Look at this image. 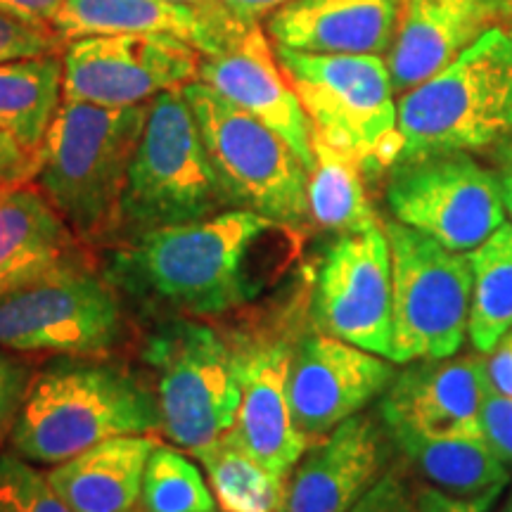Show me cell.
Wrapping results in <instances>:
<instances>
[{
    "label": "cell",
    "mask_w": 512,
    "mask_h": 512,
    "mask_svg": "<svg viewBox=\"0 0 512 512\" xmlns=\"http://www.w3.org/2000/svg\"><path fill=\"white\" fill-rule=\"evenodd\" d=\"M396 221L453 252H472L505 223L501 178L470 157L444 152L399 162L384 190Z\"/></svg>",
    "instance_id": "obj_11"
},
{
    "label": "cell",
    "mask_w": 512,
    "mask_h": 512,
    "mask_svg": "<svg viewBox=\"0 0 512 512\" xmlns=\"http://www.w3.org/2000/svg\"><path fill=\"white\" fill-rule=\"evenodd\" d=\"M389 441L375 415L344 420L292 470L285 512H349L387 472Z\"/></svg>",
    "instance_id": "obj_17"
},
{
    "label": "cell",
    "mask_w": 512,
    "mask_h": 512,
    "mask_svg": "<svg viewBox=\"0 0 512 512\" xmlns=\"http://www.w3.org/2000/svg\"><path fill=\"white\" fill-rule=\"evenodd\" d=\"M278 223L247 209L150 230L114 249L105 278L143 306L188 318L223 316L261 292L256 247Z\"/></svg>",
    "instance_id": "obj_1"
},
{
    "label": "cell",
    "mask_w": 512,
    "mask_h": 512,
    "mask_svg": "<svg viewBox=\"0 0 512 512\" xmlns=\"http://www.w3.org/2000/svg\"><path fill=\"white\" fill-rule=\"evenodd\" d=\"M501 188H503L505 211H508V214H510V223H512V157H510V162L505 164V169H503Z\"/></svg>",
    "instance_id": "obj_40"
},
{
    "label": "cell",
    "mask_w": 512,
    "mask_h": 512,
    "mask_svg": "<svg viewBox=\"0 0 512 512\" xmlns=\"http://www.w3.org/2000/svg\"><path fill=\"white\" fill-rule=\"evenodd\" d=\"M486 375L494 392L512 396V330L486 358Z\"/></svg>",
    "instance_id": "obj_38"
},
{
    "label": "cell",
    "mask_w": 512,
    "mask_h": 512,
    "mask_svg": "<svg viewBox=\"0 0 512 512\" xmlns=\"http://www.w3.org/2000/svg\"><path fill=\"white\" fill-rule=\"evenodd\" d=\"M41 152L29 150L15 136L0 131V192L27 185L38 174Z\"/></svg>",
    "instance_id": "obj_34"
},
{
    "label": "cell",
    "mask_w": 512,
    "mask_h": 512,
    "mask_svg": "<svg viewBox=\"0 0 512 512\" xmlns=\"http://www.w3.org/2000/svg\"><path fill=\"white\" fill-rule=\"evenodd\" d=\"M349 512H415V494L399 470H387Z\"/></svg>",
    "instance_id": "obj_35"
},
{
    "label": "cell",
    "mask_w": 512,
    "mask_h": 512,
    "mask_svg": "<svg viewBox=\"0 0 512 512\" xmlns=\"http://www.w3.org/2000/svg\"><path fill=\"white\" fill-rule=\"evenodd\" d=\"M147 112L150 102L100 107L62 100L48 128L38 190L86 245L119 238L121 197Z\"/></svg>",
    "instance_id": "obj_3"
},
{
    "label": "cell",
    "mask_w": 512,
    "mask_h": 512,
    "mask_svg": "<svg viewBox=\"0 0 512 512\" xmlns=\"http://www.w3.org/2000/svg\"><path fill=\"white\" fill-rule=\"evenodd\" d=\"M498 496L501 494L458 498L437 489V486H420L415 491V512H489Z\"/></svg>",
    "instance_id": "obj_36"
},
{
    "label": "cell",
    "mask_w": 512,
    "mask_h": 512,
    "mask_svg": "<svg viewBox=\"0 0 512 512\" xmlns=\"http://www.w3.org/2000/svg\"><path fill=\"white\" fill-rule=\"evenodd\" d=\"M60 105V57L43 55L0 64V131L41 152Z\"/></svg>",
    "instance_id": "obj_25"
},
{
    "label": "cell",
    "mask_w": 512,
    "mask_h": 512,
    "mask_svg": "<svg viewBox=\"0 0 512 512\" xmlns=\"http://www.w3.org/2000/svg\"><path fill=\"white\" fill-rule=\"evenodd\" d=\"M64 0H0V15H8L31 27L53 29Z\"/></svg>",
    "instance_id": "obj_37"
},
{
    "label": "cell",
    "mask_w": 512,
    "mask_h": 512,
    "mask_svg": "<svg viewBox=\"0 0 512 512\" xmlns=\"http://www.w3.org/2000/svg\"><path fill=\"white\" fill-rule=\"evenodd\" d=\"M197 81L278 133L306 169H313L311 119L259 24L230 53L204 57Z\"/></svg>",
    "instance_id": "obj_20"
},
{
    "label": "cell",
    "mask_w": 512,
    "mask_h": 512,
    "mask_svg": "<svg viewBox=\"0 0 512 512\" xmlns=\"http://www.w3.org/2000/svg\"><path fill=\"white\" fill-rule=\"evenodd\" d=\"M190 456L207 472L223 512H285L290 479L268 472L230 430Z\"/></svg>",
    "instance_id": "obj_27"
},
{
    "label": "cell",
    "mask_w": 512,
    "mask_h": 512,
    "mask_svg": "<svg viewBox=\"0 0 512 512\" xmlns=\"http://www.w3.org/2000/svg\"><path fill=\"white\" fill-rule=\"evenodd\" d=\"M143 361L155 377L162 434L176 448L195 453L235 425L238 356L221 332L197 318L174 316L145 339Z\"/></svg>",
    "instance_id": "obj_7"
},
{
    "label": "cell",
    "mask_w": 512,
    "mask_h": 512,
    "mask_svg": "<svg viewBox=\"0 0 512 512\" xmlns=\"http://www.w3.org/2000/svg\"><path fill=\"white\" fill-rule=\"evenodd\" d=\"M389 437L430 486L451 496L503 494L510 482V467L484 437H425L406 430L389 432Z\"/></svg>",
    "instance_id": "obj_24"
},
{
    "label": "cell",
    "mask_w": 512,
    "mask_h": 512,
    "mask_svg": "<svg viewBox=\"0 0 512 512\" xmlns=\"http://www.w3.org/2000/svg\"><path fill=\"white\" fill-rule=\"evenodd\" d=\"M363 178L366 174L354 157L313 133V169L309 171V216L313 223L339 235L380 226Z\"/></svg>",
    "instance_id": "obj_26"
},
{
    "label": "cell",
    "mask_w": 512,
    "mask_h": 512,
    "mask_svg": "<svg viewBox=\"0 0 512 512\" xmlns=\"http://www.w3.org/2000/svg\"><path fill=\"white\" fill-rule=\"evenodd\" d=\"M392 249L384 223L339 235L320 259L313 283V318L332 337L392 356Z\"/></svg>",
    "instance_id": "obj_13"
},
{
    "label": "cell",
    "mask_w": 512,
    "mask_h": 512,
    "mask_svg": "<svg viewBox=\"0 0 512 512\" xmlns=\"http://www.w3.org/2000/svg\"><path fill=\"white\" fill-rule=\"evenodd\" d=\"M162 432L157 396L136 375L100 358L60 356L34 373L10 446L55 467L124 434Z\"/></svg>",
    "instance_id": "obj_2"
},
{
    "label": "cell",
    "mask_w": 512,
    "mask_h": 512,
    "mask_svg": "<svg viewBox=\"0 0 512 512\" xmlns=\"http://www.w3.org/2000/svg\"><path fill=\"white\" fill-rule=\"evenodd\" d=\"M31 380H34V370L19 358L10 356L8 349H0V444L10 441Z\"/></svg>",
    "instance_id": "obj_32"
},
{
    "label": "cell",
    "mask_w": 512,
    "mask_h": 512,
    "mask_svg": "<svg viewBox=\"0 0 512 512\" xmlns=\"http://www.w3.org/2000/svg\"><path fill=\"white\" fill-rule=\"evenodd\" d=\"M275 55L318 138L354 157L366 176L399 164V105L384 57L316 55L280 46Z\"/></svg>",
    "instance_id": "obj_6"
},
{
    "label": "cell",
    "mask_w": 512,
    "mask_h": 512,
    "mask_svg": "<svg viewBox=\"0 0 512 512\" xmlns=\"http://www.w3.org/2000/svg\"><path fill=\"white\" fill-rule=\"evenodd\" d=\"M235 209L216 176L183 88L150 102L143 136L128 166L119 240Z\"/></svg>",
    "instance_id": "obj_5"
},
{
    "label": "cell",
    "mask_w": 512,
    "mask_h": 512,
    "mask_svg": "<svg viewBox=\"0 0 512 512\" xmlns=\"http://www.w3.org/2000/svg\"><path fill=\"white\" fill-rule=\"evenodd\" d=\"M221 3L245 24H259V19L271 17L275 10L285 8L292 0H221Z\"/></svg>",
    "instance_id": "obj_39"
},
{
    "label": "cell",
    "mask_w": 512,
    "mask_h": 512,
    "mask_svg": "<svg viewBox=\"0 0 512 512\" xmlns=\"http://www.w3.org/2000/svg\"><path fill=\"white\" fill-rule=\"evenodd\" d=\"M399 162L475 152L512 136V31L489 29L399 100Z\"/></svg>",
    "instance_id": "obj_4"
},
{
    "label": "cell",
    "mask_w": 512,
    "mask_h": 512,
    "mask_svg": "<svg viewBox=\"0 0 512 512\" xmlns=\"http://www.w3.org/2000/svg\"><path fill=\"white\" fill-rule=\"evenodd\" d=\"M505 19L512 0H406L387 55L396 95L432 79Z\"/></svg>",
    "instance_id": "obj_19"
},
{
    "label": "cell",
    "mask_w": 512,
    "mask_h": 512,
    "mask_svg": "<svg viewBox=\"0 0 512 512\" xmlns=\"http://www.w3.org/2000/svg\"><path fill=\"white\" fill-rule=\"evenodd\" d=\"M200 55V50L174 36L76 38L62 57V100L100 107L145 105L200 79Z\"/></svg>",
    "instance_id": "obj_12"
},
{
    "label": "cell",
    "mask_w": 512,
    "mask_h": 512,
    "mask_svg": "<svg viewBox=\"0 0 512 512\" xmlns=\"http://www.w3.org/2000/svg\"><path fill=\"white\" fill-rule=\"evenodd\" d=\"M169 3L192 5V8H202V10H228L221 0H169Z\"/></svg>",
    "instance_id": "obj_41"
},
{
    "label": "cell",
    "mask_w": 512,
    "mask_h": 512,
    "mask_svg": "<svg viewBox=\"0 0 512 512\" xmlns=\"http://www.w3.org/2000/svg\"><path fill=\"white\" fill-rule=\"evenodd\" d=\"M254 27L230 10H202L169 0H64L53 22L55 34L67 41L102 34L174 36L204 57L230 53Z\"/></svg>",
    "instance_id": "obj_18"
},
{
    "label": "cell",
    "mask_w": 512,
    "mask_h": 512,
    "mask_svg": "<svg viewBox=\"0 0 512 512\" xmlns=\"http://www.w3.org/2000/svg\"><path fill=\"white\" fill-rule=\"evenodd\" d=\"M501 512H512V494H510V498H508V503H505V508H503Z\"/></svg>",
    "instance_id": "obj_42"
},
{
    "label": "cell",
    "mask_w": 512,
    "mask_h": 512,
    "mask_svg": "<svg viewBox=\"0 0 512 512\" xmlns=\"http://www.w3.org/2000/svg\"><path fill=\"white\" fill-rule=\"evenodd\" d=\"M138 505L143 512H214L216 498L190 453L157 444L147 460Z\"/></svg>",
    "instance_id": "obj_29"
},
{
    "label": "cell",
    "mask_w": 512,
    "mask_h": 512,
    "mask_svg": "<svg viewBox=\"0 0 512 512\" xmlns=\"http://www.w3.org/2000/svg\"><path fill=\"white\" fill-rule=\"evenodd\" d=\"M155 446L152 434L112 437L50 467L46 475L74 512H133Z\"/></svg>",
    "instance_id": "obj_23"
},
{
    "label": "cell",
    "mask_w": 512,
    "mask_h": 512,
    "mask_svg": "<svg viewBox=\"0 0 512 512\" xmlns=\"http://www.w3.org/2000/svg\"><path fill=\"white\" fill-rule=\"evenodd\" d=\"M484 439L498 453V458L512 470V396L491 389L482 411Z\"/></svg>",
    "instance_id": "obj_33"
},
{
    "label": "cell",
    "mask_w": 512,
    "mask_h": 512,
    "mask_svg": "<svg viewBox=\"0 0 512 512\" xmlns=\"http://www.w3.org/2000/svg\"><path fill=\"white\" fill-rule=\"evenodd\" d=\"M472 306L467 337L479 354H491L512 330V223L472 249Z\"/></svg>",
    "instance_id": "obj_28"
},
{
    "label": "cell",
    "mask_w": 512,
    "mask_h": 512,
    "mask_svg": "<svg viewBox=\"0 0 512 512\" xmlns=\"http://www.w3.org/2000/svg\"><path fill=\"white\" fill-rule=\"evenodd\" d=\"M489 392L484 358H427L396 373L382 394L380 418L389 432L484 437L482 411Z\"/></svg>",
    "instance_id": "obj_15"
},
{
    "label": "cell",
    "mask_w": 512,
    "mask_h": 512,
    "mask_svg": "<svg viewBox=\"0 0 512 512\" xmlns=\"http://www.w3.org/2000/svg\"><path fill=\"white\" fill-rule=\"evenodd\" d=\"M60 36L55 29L31 27L8 15H0V64L27 57L55 55Z\"/></svg>",
    "instance_id": "obj_31"
},
{
    "label": "cell",
    "mask_w": 512,
    "mask_h": 512,
    "mask_svg": "<svg viewBox=\"0 0 512 512\" xmlns=\"http://www.w3.org/2000/svg\"><path fill=\"white\" fill-rule=\"evenodd\" d=\"M0 512H74L53 489L46 472L17 456L0 453Z\"/></svg>",
    "instance_id": "obj_30"
},
{
    "label": "cell",
    "mask_w": 512,
    "mask_h": 512,
    "mask_svg": "<svg viewBox=\"0 0 512 512\" xmlns=\"http://www.w3.org/2000/svg\"><path fill=\"white\" fill-rule=\"evenodd\" d=\"M126 330L119 290L88 266L0 299V349L17 354L102 358Z\"/></svg>",
    "instance_id": "obj_10"
},
{
    "label": "cell",
    "mask_w": 512,
    "mask_h": 512,
    "mask_svg": "<svg viewBox=\"0 0 512 512\" xmlns=\"http://www.w3.org/2000/svg\"><path fill=\"white\" fill-rule=\"evenodd\" d=\"M394 361L377 356L328 332L304 335L292 349V418L311 444L325 439L344 420L363 413L394 382Z\"/></svg>",
    "instance_id": "obj_14"
},
{
    "label": "cell",
    "mask_w": 512,
    "mask_h": 512,
    "mask_svg": "<svg viewBox=\"0 0 512 512\" xmlns=\"http://www.w3.org/2000/svg\"><path fill=\"white\" fill-rule=\"evenodd\" d=\"M392 249L394 363L456 356L467 337L472 264L430 235L401 221L384 223Z\"/></svg>",
    "instance_id": "obj_9"
},
{
    "label": "cell",
    "mask_w": 512,
    "mask_h": 512,
    "mask_svg": "<svg viewBox=\"0 0 512 512\" xmlns=\"http://www.w3.org/2000/svg\"><path fill=\"white\" fill-rule=\"evenodd\" d=\"M81 266H88L86 242L41 190L0 192V299Z\"/></svg>",
    "instance_id": "obj_21"
},
{
    "label": "cell",
    "mask_w": 512,
    "mask_h": 512,
    "mask_svg": "<svg viewBox=\"0 0 512 512\" xmlns=\"http://www.w3.org/2000/svg\"><path fill=\"white\" fill-rule=\"evenodd\" d=\"M183 95L233 207L254 211L280 228L304 226L311 219L309 169L292 147L207 83L192 81Z\"/></svg>",
    "instance_id": "obj_8"
},
{
    "label": "cell",
    "mask_w": 512,
    "mask_h": 512,
    "mask_svg": "<svg viewBox=\"0 0 512 512\" xmlns=\"http://www.w3.org/2000/svg\"><path fill=\"white\" fill-rule=\"evenodd\" d=\"M406 0H292L268 17L275 46L316 55H389Z\"/></svg>",
    "instance_id": "obj_22"
},
{
    "label": "cell",
    "mask_w": 512,
    "mask_h": 512,
    "mask_svg": "<svg viewBox=\"0 0 512 512\" xmlns=\"http://www.w3.org/2000/svg\"><path fill=\"white\" fill-rule=\"evenodd\" d=\"M238 356L240 408L230 432L275 477L290 479L309 451L292 418L290 382L292 344L280 335L242 337L233 344Z\"/></svg>",
    "instance_id": "obj_16"
}]
</instances>
